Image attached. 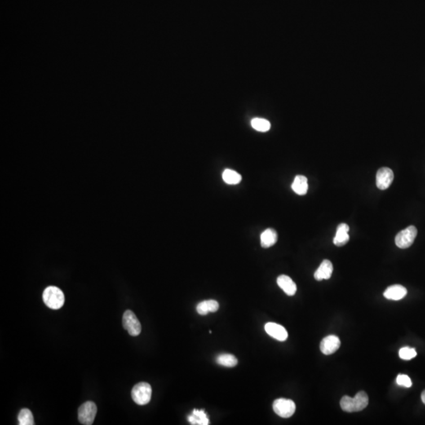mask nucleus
<instances>
[{
    "mask_svg": "<svg viewBox=\"0 0 425 425\" xmlns=\"http://www.w3.org/2000/svg\"><path fill=\"white\" fill-rule=\"evenodd\" d=\"M369 405V397L365 391H359L355 397L343 396L341 399L340 406L343 411L347 413L361 411Z\"/></svg>",
    "mask_w": 425,
    "mask_h": 425,
    "instance_id": "obj_1",
    "label": "nucleus"
},
{
    "mask_svg": "<svg viewBox=\"0 0 425 425\" xmlns=\"http://www.w3.org/2000/svg\"><path fill=\"white\" fill-rule=\"evenodd\" d=\"M43 300L49 308L59 310L64 305L65 295L59 288L55 286L47 287L43 293Z\"/></svg>",
    "mask_w": 425,
    "mask_h": 425,
    "instance_id": "obj_2",
    "label": "nucleus"
},
{
    "mask_svg": "<svg viewBox=\"0 0 425 425\" xmlns=\"http://www.w3.org/2000/svg\"><path fill=\"white\" fill-rule=\"evenodd\" d=\"M152 389L149 383L145 382L137 383L132 390V398L138 405H147L151 401Z\"/></svg>",
    "mask_w": 425,
    "mask_h": 425,
    "instance_id": "obj_3",
    "label": "nucleus"
},
{
    "mask_svg": "<svg viewBox=\"0 0 425 425\" xmlns=\"http://www.w3.org/2000/svg\"><path fill=\"white\" fill-rule=\"evenodd\" d=\"M272 408L277 415L283 418H289L296 409L295 403L291 399H279L275 400Z\"/></svg>",
    "mask_w": 425,
    "mask_h": 425,
    "instance_id": "obj_4",
    "label": "nucleus"
},
{
    "mask_svg": "<svg viewBox=\"0 0 425 425\" xmlns=\"http://www.w3.org/2000/svg\"><path fill=\"white\" fill-rule=\"evenodd\" d=\"M417 235V229L415 226H409L408 228L398 233L395 237V244L397 245L398 247L406 249L413 244Z\"/></svg>",
    "mask_w": 425,
    "mask_h": 425,
    "instance_id": "obj_5",
    "label": "nucleus"
},
{
    "mask_svg": "<svg viewBox=\"0 0 425 425\" xmlns=\"http://www.w3.org/2000/svg\"><path fill=\"white\" fill-rule=\"evenodd\" d=\"M122 325L124 329L132 336H137L141 333V324L133 311H125L122 318Z\"/></svg>",
    "mask_w": 425,
    "mask_h": 425,
    "instance_id": "obj_6",
    "label": "nucleus"
},
{
    "mask_svg": "<svg viewBox=\"0 0 425 425\" xmlns=\"http://www.w3.org/2000/svg\"><path fill=\"white\" fill-rule=\"evenodd\" d=\"M97 413V406L93 402H86L78 409V420L82 425H92Z\"/></svg>",
    "mask_w": 425,
    "mask_h": 425,
    "instance_id": "obj_7",
    "label": "nucleus"
},
{
    "mask_svg": "<svg viewBox=\"0 0 425 425\" xmlns=\"http://www.w3.org/2000/svg\"><path fill=\"white\" fill-rule=\"evenodd\" d=\"M394 173L387 167L380 168L377 173V186L380 190H386L393 182Z\"/></svg>",
    "mask_w": 425,
    "mask_h": 425,
    "instance_id": "obj_8",
    "label": "nucleus"
},
{
    "mask_svg": "<svg viewBox=\"0 0 425 425\" xmlns=\"http://www.w3.org/2000/svg\"><path fill=\"white\" fill-rule=\"evenodd\" d=\"M340 339L336 336H328L323 338L320 345L321 352L325 355H333L340 347Z\"/></svg>",
    "mask_w": 425,
    "mask_h": 425,
    "instance_id": "obj_9",
    "label": "nucleus"
},
{
    "mask_svg": "<svg viewBox=\"0 0 425 425\" xmlns=\"http://www.w3.org/2000/svg\"><path fill=\"white\" fill-rule=\"evenodd\" d=\"M265 330L268 336L278 341H285L288 337L286 329L282 325L268 322L265 325Z\"/></svg>",
    "mask_w": 425,
    "mask_h": 425,
    "instance_id": "obj_10",
    "label": "nucleus"
},
{
    "mask_svg": "<svg viewBox=\"0 0 425 425\" xmlns=\"http://www.w3.org/2000/svg\"><path fill=\"white\" fill-rule=\"evenodd\" d=\"M407 290L405 287L395 284L387 288L383 293V295L389 300L399 301L405 298Z\"/></svg>",
    "mask_w": 425,
    "mask_h": 425,
    "instance_id": "obj_11",
    "label": "nucleus"
},
{
    "mask_svg": "<svg viewBox=\"0 0 425 425\" xmlns=\"http://www.w3.org/2000/svg\"><path fill=\"white\" fill-rule=\"evenodd\" d=\"M277 284L284 291L285 294H288L289 296H293L296 293V284L291 280V277L286 276V275H281V276H278Z\"/></svg>",
    "mask_w": 425,
    "mask_h": 425,
    "instance_id": "obj_12",
    "label": "nucleus"
},
{
    "mask_svg": "<svg viewBox=\"0 0 425 425\" xmlns=\"http://www.w3.org/2000/svg\"><path fill=\"white\" fill-rule=\"evenodd\" d=\"M349 230H350V228H349L348 224H345V223L338 224V227H337L336 233L334 240H333V243L336 246H344L345 244L348 243L349 240H350V236L348 235Z\"/></svg>",
    "mask_w": 425,
    "mask_h": 425,
    "instance_id": "obj_13",
    "label": "nucleus"
},
{
    "mask_svg": "<svg viewBox=\"0 0 425 425\" xmlns=\"http://www.w3.org/2000/svg\"><path fill=\"white\" fill-rule=\"evenodd\" d=\"M333 272V266L329 260H324L316 269L314 273L315 280H329L331 278Z\"/></svg>",
    "mask_w": 425,
    "mask_h": 425,
    "instance_id": "obj_14",
    "label": "nucleus"
},
{
    "mask_svg": "<svg viewBox=\"0 0 425 425\" xmlns=\"http://www.w3.org/2000/svg\"><path fill=\"white\" fill-rule=\"evenodd\" d=\"M291 188L298 196H304L308 192L307 178L305 176H296L291 184Z\"/></svg>",
    "mask_w": 425,
    "mask_h": 425,
    "instance_id": "obj_15",
    "label": "nucleus"
},
{
    "mask_svg": "<svg viewBox=\"0 0 425 425\" xmlns=\"http://www.w3.org/2000/svg\"><path fill=\"white\" fill-rule=\"evenodd\" d=\"M278 236L276 230L272 228H267L261 234V245L262 247L268 248L273 246L277 242Z\"/></svg>",
    "mask_w": 425,
    "mask_h": 425,
    "instance_id": "obj_16",
    "label": "nucleus"
},
{
    "mask_svg": "<svg viewBox=\"0 0 425 425\" xmlns=\"http://www.w3.org/2000/svg\"><path fill=\"white\" fill-rule=\"evenodd\" d=\"M219 309V303L215 300L202 301L197 305L196 311L200 315H206L209 313H215Z\"/></svg>",
    "mask_w": 425,
    "mask_h": 425,
    "instance_id": "obj_17",
    "label": "nucleus"
},
{
    "mask_svg": "<svg viewBox=\"0 0 425 425\" xmlns=\"http://www.w3.org/2000/svg\"><path fill=\"white\" fill-rule=\"evenodd\" d=\"M188 421L191 425H209V419L204 410L194 409L192 415L188 417Z\"/></svg>",
    "mask_w": 425,
    "mask_h": 425,
    "instance_id": "obj_18",
    "label": "nucleus"
},
{
    "mask_svg": "<svg viewBox=\"0 0 425 425\" xmlns=\"http://www.w3.org/2000/svg\"><path fill=\"white\" fill-rule=\"evenodd\" d=\"M222 178L224 179V181L228 184L231 185H235L240 183L242 180V177L240 174H238L237 172L234 171L232 169H227L223 172L222 174Z\"/></svg>",
    "mask_w": 425,
    "mask_h": 425,
    "instance_id": "obj_19",
    "label": "nucleus"
},
{
    "mask_svg": "<svg viewBox=\"0 0 425 425\" xmlns=\"http://www.w3.org/2000/svg\"><path fill=\"white\" fill-rule=\"evenodd\" d=\"M217 363L222 366L231 368L237 365L238 360L234 355L230 354H222L217 358Z\"/></svg>",
    "mask_w": 425,
    "mask_h": 425,
    "instance_id": "obj_20",
    "label": "nucleus"
},
{
    "mask_svg": "<svg viewBox=\"0 0 425 425\" xmlns=\"http://www.w3.org/2000/svg\"><path fill=\"white\" fill-rule=\"evenodd\" d=\"M251 126L256 131L266 133L269 130L270 128H271V124L266 119L255 117L251 120Z\"/></svg>",
    "mask_w": 425,
    "mask_h": 425,
    "instance_id": "obj_21",
    "label": "nucleus"
},
{
    "mask_svg": "<svg viewBox=\"0 0 425 425\" xmlns=\"http://www.w3.org/2000/svg\"><path fill=\"white\" fill-rule=\"evenodd\" d=\"M18 419L20 425H33L35 424L32 412L28 409H22L19 413Z\"/></svg>",
    "mask_w": 425,
    "mask_h": 425,
    "instance_id": "obj_22",
    "label": "nucleus"
},
{
    "mask_svg": "<svg viewBox=\"0 0 425 425\" xmlns=\"http://www.w3.org/2000/svg\"><path fill=\"white\" fill-rule=\"evenodd\" d=\"M417 356V351L415 349L410 347H403L399 351V357L403 360H411Z\"/></svg>",
    "mask_w": 425,
    "mask_h": 425,
    "instance_id": "obj_23",
    "label": "nucleus"
},
{
    "mask_svg": "<svg viewBox=\"0 0 425 425\" xmlns=\"http://www.w3.org/2000/svg\"><path fill=\"white\" fill-rule=\"evenodd\" d=\"M396 382H397V383L399 386H403V387H412L411 380H410V378L406 375L400 374V375L398 376L397 379H396Z\"/></svg>",
    "mask_w": 425,
    "mask_h": 425,
    "instance_id": "obj_24",
    "label": "nucleus"
},
{
    "mask_svg": "<svg viewBox=\"0 0 425 425\" xmlns=\"http://www.w3.org/2000/svg\"><path fill=\"white\" fill-rule=\"evenodd\" d=\"M421 399H422V401H423V403L425 404V390L423 392H422V394H421Z\"/></svg>",
    "mask_w": 425,
    "mask_h": 425,
    "instance_id": "obj_25",
    "label": "nucleus"
}]
</instances>
